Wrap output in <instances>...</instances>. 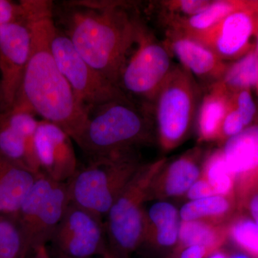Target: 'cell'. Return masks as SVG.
<instances>
[{
    "instance_id": "obj_20",
    "label": "cell",
    "mask_w": 258,
    "mask_h": 258,
    "mask_svg": "<svg viewBox=\"0 0 258 258\" xmlns=\"http://www.w3.org/2000/svg\"><path fill=\"white\" fill-rule=\"evenodd\" d=\"M249 0L212 1L206 9L190 18L177 20L168 25L166 30H176L186 35L198 33L211 28L229 15L244 9L251 4Z\"/></svg>"
},
{
    "instance_id": "obj_3",
    "label": "cell",
    "mask_w": 258,
    "mask_h": 258,
    "mask_svg": "<svg viewBox=\"0 0 258 258\" xmlns=\"http://www.w3.org/2000/svg\"><path fill=\"white\" fill-rule=\"evenodd\" d=\"M154 123L151 107L125 97L90 111L74 141L90 160L135 152L136 147L150 142Z\"/></svg>"
},
{
    "instance_id": "obj_19",
    "label": "cell",
    "mask_w": 258,
    "mask_h": 258,
    "mask_svg": "<svg viewBox=\"0 0 258 258\" xmlns=\"http://www.w3.org/2000/svg\"><path fill=\"white\" fill-rule=\"evenodd\" d=\"M179 214L166 202L154 204L146 213L144 240L162 247H171L179 239Z\"/></svg>"
},
{
    "instance_id": "obj_8",
    "label": "cell",
    "mask_w": 258,
    "mask_h": 258,
    "mask_svg": "<svg viewBox=\"0 0 258 258\" xmlns=\"http://www.w3.org/2000/svg\"><path fill=\"white\" fill-rule=\"evenodd\" d=\"M57 67L68 81L76 101L86 113L113 100L127 97L91 67L76 50L69 37L56 25L50 42Z\"/></svg>"
},
{
    "instance_id": "obj_15",
    "label": "cell",
    "mask_w": 258,
    "mask_h": 258,
    "mask_svg": "<svg viewBox=\"0 0 258 258\" xmlns=\"http://www.w3.org/2000/svg\"><path fill=\"white\" fill-rule=\"evenodd\" d=\"M221 149L237 184L258 175V123L227 139Z\"/></svg>"
},
{
    "instance_id": "obj_23",
    "label": "cell",
    "mask_w": 258,
    "mask_h": 258,
    "mask_svg": "<svg viewBox=\"0 0 258 258\" xmlns=\"http://www.w3.org/2000/svg\"><path fill=\"white\" fill-rule=\"evenodd\" d=\"M226 232L212 222L203 220L182 221L179 225V240L183 249L192 245L203 246L212 253L223 243Z\"/></svg>"
},
{
    "instance_id": "obj_21",
    "label": "cell",
    "mask_w": 258,
    "mask_h": 258,
    "mask_svg": "<svg viewBox=\"0 0 258 258\" xmlns=\"http://www.w3.org/2000/svg\"><path fill=\"white\" fill-rule=\"evenodd\" d=\"M0 159L41 174L30 157L25 139L9 124L4 113H0Z\"/></svg>"
},
{
    "instance_id": "obj_35",
    "label": "cell",
    "mask_w": 258,
    "mask_h": 258,
    "mask_svg": "<svg viewBox=\"0 0 258 258\" xmlns=\"http://www.w3.org/2000/svg\"><path fill=\"white\" fill-rule=\"evenodd\" d=\"M29 258H53L51 256L46 245L40 246L34 249Z\"/></svg>"
},
{
    "instance_id": "obj_11",
    "label": "cell",
    "mask_w": 258,
    "mask_h": 258,
    "mask_svg": "<svg viewBox=\"0 0 258 258\" xmlns=\"http://www.w3.org/2000/svg\"><path fill=\"white\" fill-rule=\"evenodd\" d=\"M257 31L258 1H252L247 8L229 15L211 28L186 35L227 62L237 60L254 48L250 40Z\"/></svg>"
},
{
    "instance_id": "obj_16",
    "label": "cell",
    "mask_w": 258,
    "mask_h": 258,
    "mask_svg": "<svg viewBox=\"0 0 258 258\" xmlns=\"http://www.w3.org/2000/svg\"><path fill=\"white\" fill-rule=\"evenodd\" d=\"M201 154V151L195 148L173 161L163 171L161 179L156 176L149 196L152 194L158 196L160 194L164 196H179L187 191L201 174L199 161Z\"/></svg>"
},
{
    "instance_id": "obj_33",
    "label": "cell",
    "mask_w": 258,
    "mask_h": 258,
    "mask_svg": "<svg viewBox=\"0 0 258 258\" xmlns=\"http://www.w3.org/2000/svg\"><path fill=\"white\" fill-rule=\"evenodd\" d=\"M212 252L203 246L192 245L183 249L179 258H205Z\"/></svg>"
},
{
    "instance_id": "obj_9",
    "label": "cell",
    "mask_w": 258,
    "mask_h": 258,
    "mask_svg": "<svg viewBox=\"0 0 258 258\" xmlns=\"http://www.w3.org/2000/svg\"><path fill=\"white\" fill-rule=\"evenodd\" d=\"M69 204L66 183L37 176L16 215L33 249L50 242Z\"/></svg>"
},
{
    "instance_id": "obj_37",
    "label": "cell",
    "mask_w": 258,
    "mask_h": 258,
    "mask_svg": "<svg viewBox=\"0 0 258 258\" xmlns=\"http://www.w3.org/2000/svg\"><path fill=\"white\" fill-rule=\"evenodd\" d=\"M228 258H249L248 256L245 255L244 254L237 253L235 254H232L230 257H228Z\"/></svg>"
},
{
    "instance_id": "obj_30",
    "label": "cell",
    "mask_w": 258,
    "mask_h": 258,
    "mask_svg": "<svg viewBox=\"0 0 258 258\" xmlns=\"http://www.w3.org/2000/svg\"><path fill=\"white\" fill-rule=\"evenodd\" d=\"M245 128L242 117L235 107L232 106L230 101V106L222 122L219 140L226 142L227 139L235 137Z\"/></svg>"
},
{
    "instance_id": "obj_12",
    "label": "cell",
    "mask_w": 258,
    "mask_h": 258,
    "mask_svg": "<svg viewBox=\"0 0 258 258\" xmlns=\"http://www.w3.org/2000/svg\"><path fill=\"white\" fill-rule=\"evenodd\" d=\"M30 30L25 21L0 27V81L3 113L14 105L25 76L30 57Z\"/></svg>"
},
{
    "instance_id": "obj_4",
    "label": "cell",
    "mask_w": 258,
    "mask_h": 258,
    "mask_svg": "<svg viewBox=\"0 0 258 258\" xmlns=\"http://www.w3.org/2000/svg\"><path fill=\"white\" fill-rule=\"evenodd\" d=\"M142 166L135 152L90 160L66 182L70 203L103 218Z\"/></svg>"
},
{
    "instance_id": "obj_32",
    "label": "cell",
    "mask_w": 258,
    "mask_h": 258,
    "mask_svg": "<svg viewBox=\"0 0 258 258\" xmlns=\"http://www.w3.org/2000/svg\"><path fill=\"white\" fill-rule=\"evenodd\" d=\"M214 195H215L212 186L205 178L195 181L187 191L188 198L191 200L210 198Z\"/></svg>"
},
{
    "instance_id": "obj_5",
    "label": "cell",
    "mask_w": 258,
    "mask_h": 258,
    "mask_svg": "<svg viewBox=\"0 0 258 258\" xmlns=\"http://www.w3.org/2000/svg\"><path fill=\"white\" fill-rule=\"evenodd\" d=\"M164 161L143 165L113 204L107 216L108 254L104 258H128L143 243L146 212L143 204Z\"/></svg>"
},
{
    "instance_id": "obj_24",
    "label": "cell",
    "mask_w": 258,
    "mask_h": 258,
    "mask_svg": "<svg viewBox=\"0 0 258 258\" xmlns=\"http://www.w3.org/2000/svg\"><path fill=\"white\" fill-rule=\"evenodd\" d=\"M32 251L16 215H0V258H29Z\"/></svg>"
},
{
    "instance_id": "obj_25",
    "label": "cell",
    "mask_w": 258,
    "mask_h": 258,
    "mask_svg": "<svg viewBox=\"0 0 258 258\" xmlns=\"http://www.w3.org/2000/svg\"><path fill=\"white\" fill-rule=\"evenodd\" d=\"M203 175L215 195L226 198L232 196L235 187V179L227 165L221 149L214 151L206 158Z\"/></svg>"
},
{
    "instance_id": "obj_26",
    "label": "cell",
    "mask_w": 258,
    "mask_h": 258,
    "mask_svg": "<svg viewBox=\"0 0 258 258\" xmlns=\"http://www.w3.org/2000/svg\"><path fill=\"white\" fill-rule=\"evenodd\" d=\"M230 198L214 195L210 198L191 200L180 210L182 221L200 220L203 218H219L230 212Z\"/></svg>"
},
{
    "instance_id": "obj_14",
    "label": "cell",
    "mask_w": 258,
    "mask_h": 258,
    "mask_svg": "<svg viewBox=\"0 0 258 258\" xmlns=\"http://www.w3.org/2000/svg\"><path fill=\"white\" fill-rule=\"evenodd\" d=\"M171 55H175L181 66L205 87L221 81L228 63L203 44L183 32L166 30L163 42Z\"/></svg>"
},
{
    "instance_id": "obj_18",
    "label": "cell",
    "mask_w": 258,
    "mask_h": 258,
    "mask_svg": "<svg viewBox=\"0 0 258 258\" xmlns=\"http://www.w3.org/2000/svg\"><path fill=\"white\" fill-rule=\"evenodd\" d=\"M38 175L0 159V215L18 214Z\"/></svg>"
},
{
    "instance_id": "obj_1",
    "label": "cell",
    "mask_w": 258,
    "mask_h": 258,
    "mask_svg": "<svg viewBox=\"0 0 258 258\" xmlns=\"http://www.w3.org/2000/svg\"><path fill=\"white\" fill-rule=\"evenodd\" d=\"M20 2L25 10L31 42L18 96L42 120L57 125L74 140L84 127L88 114L76 101L51 50V39L56 28L53 3L47 0Z\"/></svg>"
},
{
    "instance_id": "obj_39",
    "label": "cell",
    "mask_w": 258,
    "mask_h": 258,
    "mask_svg": "<svg viewBox=\"0 0 258 258\" xmlns=\"http://www.w3.org/2000/svg\"><path fill=\"white\" fill-rule=\"evenodd\" d=\"M256 37H257V42H256L255 47H254V50H255L256 52H257L258 55V31L257 33V35H256Z\"/></svg>"
},
{
    "instance_id": "obj_6",
    "label": "cell",
    "mask_w": 258,
    "mask_h": 258,
    "mask_svg": "<svg viewBox=\"0 0 258 258\" xmlns=\"http://www.w3.org/2000/svg\"><path fill=\"white\" fill-rule=\"evenodd\" d=\"M203 90L181 66L174 64L152 103L158 139L164 151L179 147L196 121Z\"/></svg>"
},
{
    "instance_id": "obj_31",
    "label": "cell",
    "mask_w": 258,
    "mask_h": 258,
    "mask_svg": "<svg viewBox=\"0 0 258 258\" xmlns=\"http://www.w3.org/2000/svg\"><path fill=\"white\" fill-rule=\"evenodd\" d=\"M25 11L21 2L0 0V27L25 21Z\"/></svg>"
},
{
    "instance_id": "obj_38",
    "label": "cell",
    "mask_w": 258,
    "mask_h": 258,
    "mask_svg": "<svg viewBox=\"0 0 258 258\" xmlns=\"http://www.w3.org/2000/svg\"><path fill=\"white\" fill-rule=\"evenodd\" d=\"M3 113V94H2L1 81H0V113Z\"/></svg>"
},
{
    "instance_id": "obj_17",
    "label": "cell",
    "mask_w": 258,
    "mask_h": 258,
    "mask_svg": "<svg viewBox=\"0 0 258 258\" xmlns=\"http://www.w3.org/2000/svg\"><path fill=\"white\" fill-rule=\"evenodd\" d=\"M206 89L202 97L195 121L199 141L201 142L219 140L231 97V93L220 82Z\"/></svg>"
},
{
    "instance_id": "obj_2",
    "label": "cell",
    "mask_w": 258,
    "mask_h": 258,
    "mask_svg": "<svg viewBox=\"0 0 258 258\" xmlns=\"http://www.w3.org/2000/svg\"><path fill=\"white\" fill-rule=\"evenodd\" d=\"M133 9L130 3L115 1L66 4L63 32L83 59L118 87L142 23Z\"/></svg>"
},
{
    "instance_id": "obj_36",
    "label": "cell",
    "mask_w": 258,
    "mask_h": 258,
    "mask_svg": "<svg viewBox=\"0 0 258 258\" xmlns=\"http://www.w3.org/2000/svg\"><path fill=\"white\" fill-rule=\"evenodd\" d=\"M208 258H228L227 254L221 252V251H215L213 253L210 254Z\"/></svg>"
},
{
    "instance_id": "obj_28",
    "label": "cell",
    "mask_w": 258,
    "mask_h": 258,
    "mask_svg": "<svg viewBox=\"0 0 258 258\" xmlns=\"http://www.w3.org/2000/svg\"><path fill=\"white\" fill-rule=\"evenodd\" d=\"M230 238L237 246L254 258H258V225L254 220L240 218L229 229Z\"/></svg>"
},
{
    "instance_id": "obj_13",
    "label": "cell",
    "mask_w": 258,
    "mask_h": 258,
    "mask_svg": "<svg viewBox=\"0 0 258 258\" xmlns=\"http://www.w3.org/2000/svg\"><path fill=\"white\" fill-rule=\"evenodd\" d=\"M73 139L57 125L39 120L35 134V152L40 171L47 177L66 183L78 171Z\"/></svg>"
},
{
    "instance_id": "obj_10",
    "label": "cell",
    "mask_w": 258,
    "mask_h": 258,
    "mask_svg": "<svg viewBox=\"0 0 258 258\" xmlns=\"http://www.w3.org/2000/svg\"><path fill=\"white\" fill-rule=\"evenodd\" d=\"M101 217L70 203L50 242L60 258H93L108 254Z\"/></svg>"
},
{
    "instance_id": "obj_27",
    "label": "cell",
    "mask_w": 258,
    "mask_h": 258,
    "mask_svg": "<svg viewBox=\"0 0 258 258\" xmlns=\"http://www.w3.org/2000/svg\"><path fill=\"white\" fill-rule=\"evenodd\" d=\"M210 0H169L159 3L166 27L174 22L198 15L211 4ZM160 8V9H161Z\"/></svg>"
},
{
    "instance_id": "obj_22",
    "label": "cell",
    "mask_w": 258,
    "mask_h": 258,
    "mask_svg": "<svg viewBox=\"0 0 258 258\" xmlns=\"http://www.w3.org/2000/svg\"><path fill=\"white\" fill-rule=\"evenodd\" d=\"M219 82L231 94L241 90L253 88L258 93V55L254 48L228 64Z\"/></svg>"
},
{
    "instance_id": "obj_7",
    "label": "cell",
    "mask_w": 258,
    "mask_h": 258,
    "mask_svg": "<svg viewBox=\"0 0 258 258\" xmlns=\"http://www.w3.org/2000/svg\"><path fill=\"white\" fill-rule=\"evenodd\" d=\"M137 49L120 75L118 87L131 99L137 98L142 105L152 107L159 89L174 64L164 44L144 25L139 28Z\"/></svg>"
},
{
    "instance_id": "obj_29",
    "label": "cell",
    "mask_w": 258,
    "mask_h": 258,
    "mask_svg": "<svg viewBox=\"0 0 258 258\" xmlns=\"http://www.w3.org/2000/svg\"><path fill=\"white\" fill-rule=\"evenodd\" d=\"M231 103L239 112L246 128L250 126L257 117V108L252 90L244 89L231 94Z\"/></svg>"
},
{
    "instance_id": "obj_34",
    "label": "cell",
    "mask_w": 258,
    "mask_h": 258,
    "mask_svg": "<svg viewBox=\"0 0 258 258\" xmlns=\"http://www.w3.org/2000/svg\"><path fill=\"white\" fill-rule=\"evenodd\" d=\"M244 201H248V208L253 220L258 225V191L251 194L247 198L244 199Z\"/></svg>"
}]
</instances>
